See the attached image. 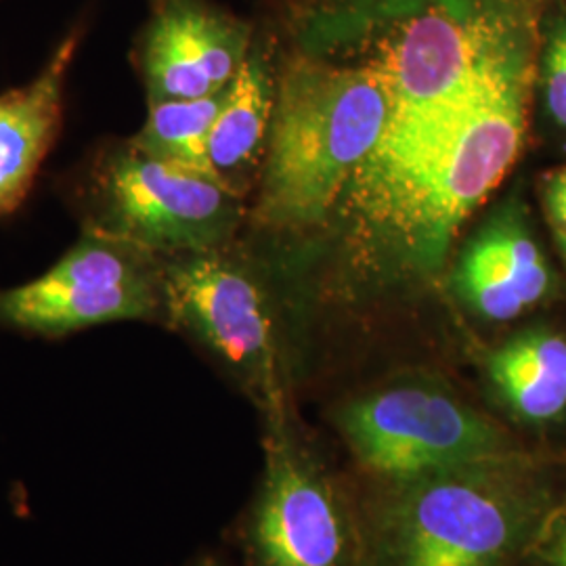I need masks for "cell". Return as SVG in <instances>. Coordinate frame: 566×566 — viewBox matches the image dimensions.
<instances>
[{
	"label": "cell",
	"instance_id": "cell-1",
	"mask_svg": "<svg viewBox=\"0 0 566 566\" xmlns=\"http://www.w3.org/2000/svg\"><path fill=\"white\" fill-rule=\"evenodd\" d=\"M537 57L507 61L432 120L380 139L344 191L371 242L416 269L443 263L523 149Z\"/></svg>",
	"mask_w": 566,
	"mask_h": 566
},
{
	"label": "cell",
	"instance_id": "cell-2",
	"mask_svg": "<svg viewBox=\"0 0 566 566\" xmlns=\"http://www.w3.org/2000/svg\"><path fill=\"white\" fill-rule=\"evenodd\" d=\"M385 76L369 61L306 49L275 88L256 221L273 229L322 223L382 139Z\"/></svg>",
	"mask_w": 566,
	"mask_h": 566
},
{
	"label": "cell",
	"instance_id": "cell-3",
	"mask_svg": "<svg viewBox=\"0 0 566 566\" xmlns=\"http://www.w3.org/2000/svg\"><path fill=\"white\" fill-rule=\"evenodd\" d=\"M549 491L523 451L390 483L382 566H506L546 516Z\"/></svg>",
	"mask_w": 566,
	"mask_h": 566
},
{
	"label": "cell",
	"instance_id": "cell-4",
	"mask_svg": "<svg viewBox=\"0 0 566 566\" xmlns=\"http://www.w3.org/2000/svg\"><path fill=\"white\" fill-rule=\"evenodd\" d=\"M72 203L82 227L135 243L158 256L219 250L242 223V196L224 182L139 151L102 145L81 168Z\"/></svg>",
	"mask_w": 566,
	"mask_h": 566
},
{
	"label": "cell",
	"instance_id": "cell-5",
	"mask_svg": "<svg viewBox=\"0 0 566 566\" xmlns=\"http://www.w3.org/2000/svg\"><path fill=\"white\" fill-rule=\"evenodd\" d=\"M168 325L164 256L97 229L32 282L0 290V329L60 340L97 325Z\"/></svg>",
	"mask_w": 566,
	"mask_h": 566
},
{
	"label": "cell",
	"instance_id": "cell-6",
	"mask_svg": "<svg viewBox=\"0 0 566 566\" xmlns=\"http://www.w3.org/2000/svg\"><path fill=\"white\" fill-rule=\"evenodd\" d=\"M338 426L359 464L388 483L521 451L502 426L437 386L369 392L343 407Z\"/></svg>",
	"mask_w": 566,
	"mask_h": 566
},
{
	"label": "cell",
	"instance_id": "cell-7",
	"mask_svg": "<svg viewBox=\"0 0 566 566\" xmlns=\"http://www.w3.org/2000/svg\"><path fill=\"white\" fill-rule=\"evenodd\" d=\"M168 325L179 327L245 388L273 385V322L263 287L224 248L164 259Z\"/></svg>",
	"mask_w": 566,
	"mask_h": 566
},
{
	"label": "cell",
	"instance_id": "cell-8",
	"mask_svg": "<svg viewBox=\"0 0 566 566\" xmlns=\"http://www.w3.org/2000/svg\"><path fill=\"white\" fill-rule=\"evenodd\" d=\"M350 533L324 468L271 420L263 481L243 525L250 566H346Z\"/></svg>",
	"mask_w": 566,
	"mask_h": 566
},
{
	"label": "cell",
	"instance_id": "cell-9",
	"mask_svg": "<svg viewBox=\"0 0 566 566\" xmlns=\"http://www.w3.org/2000/svg\"><path fill=\"white\" fill-rule=\"evenodd\" d=\"M254 42V30L208 0H168L154 9L133 60L147 102L208 97L238 76Z\"/></svg>",
	"mask_w": 566,
	"mask_h": 566
},
{
	"label": "cell",
	"instance_id": "cell-10",
	"mask_svg": "<svg viewBox=\"0 0 566 566\" xmlns=\"http://www.w3.org/2000/svg\"><path fill=\"white\" fill-rule=\"evenodd\" d=\"M82 34L81 25L72 28L34 81L0 95V217L28 198L60 135L65 82Z\"/></svg>",
	"mask_w": 566,
	"mask_h": 566
},
{
	"label": "cell",
	"instance_id": "cell-11",
	"mask_svg": "<svg viewBox=\"0 0 566 566\" xmlns=\"http://www.w3.org/2000/svg\"><path fill=\"white\" fill-rule=\"evenodd\" d=\"M273 78L263 49L252 42L238 76L229 84L221 114L210 133L208 164L212 175L242 193L248 170L256 164L273 120Z\"/></svg>",
	"mask_w": 566,
	"mask_h": 566
},
{
	"label": "cell",
	"instance_id": "cell-12",
	"mask_svg": "<svg viewBox=\"0 0 566 566\" xmlns=\"http://www.w3.org/2000/svg\"><path fill=\"white\" fill-rule=\"evenodd\" d=\"M489 378L510 409L526 422H552L566 411V338L547 329L525 332L491 353Z\"/></svg>",
	"mask_w": 566,
	"mask_h": 566
},
{
	"label": "cell",
	"instance_id": "cell-13",
	"mask_svg": "<svg viewBox=\"0 0 566 566\" xmlns=\"http://www.w3.org/2000/svg\"><path fill=\"white\" fill-rule=\"evenodd\" d=\"M227 91L229 86L198 99L149 103L147 120L128 142L151 158L181 164L214 177L208 164V142L223 109Z\"/></svg>",
	"mask_w": 566,
	"mask_h": 566
},
{
	"label": "cell",
	"instance_id": "cell-14",
	"mask_svg": "<svg viewBox=\"0 0 566 566\" xmlns=\"http://www.w3.org/2000/svg\"><path fill=\"white\" fill-rule=\"evenodd\" d=\"M458 287L465 303L491 322H510L528 308L486 231L465 250L458 269Z\"/></svg>",
	"mask_w": 566,
	"mask_h": 566
},
{
	"label": "cell",
	"instance_id": "cell-15",
	"mask_svg": "<svg viewBox=\"0 0 566 566\" xmlns=\"http://www.w3.org/2000/svg\"><path fill=\"white\" fill-rule=\"evenodd\" d=\"M486 233L510 269L526 306L539 303L549 287V271L537 243L525 227L514 219H504L489 227Z\"/></svg>",
	"mask_w": 566,
	"mask_h": 566
},
{
	"label": "cell",
	"instance_id": "cell-16",
	"mask_svg": "<svg viewBox=\"0 0 566 566\" xmlns=\"http://www.w3.org/2000/svg\"><path fill=\"white\" fill-rule=\"evenodd\" d=\"M542 81L549 116L566 128V11L547 28L542 49Z\"/></svg>",
	"mask_w": 566,
	"mask_h": 566
},
{
	"label": "cell",
	"instance_id": "cell-17",
	"mask_svg": "<svg viewBox=\"0 0 566 566\" xmlns=\"http://www.w3.org/2000/svg\"><path fill=\"white\" fill-rule=\"evenodd\" d=\"M546 206L558 231L566 233V166L554 170L546 179Z\"/></svg>",
	"mask_w": 566,
	"mask_h": 566
},
{
	"label": "cell",
	"instance_id": "cell-18",
	"mask_svg": "<svg viewBox=\"0 0 566 566\" xmlns=\"http://www.w3.org/2000/svg\"><path fill=\"white\" fill-rule=\"evenodd\" d=\"M542 560L546 566H566V516L547 535L542 546Z\"/></svg>",
	"mask_w": 566,
	"mask_h": 566
},
{
	"label": "cell",
	"instance_id": "cell-19",
	"mask_svg": "<svg viewBox=\"0 0 566 566\" xmlns=\"http://www.w3.org/2000/svg\"><path fill=\"white\" fill-rule=\"evenodd\" d=\"M191 566H229L224 565L223 560H219V558H212V556H206V558H200L196 565Z\"/></svg>",
	"mask_w": 566,
	"mask_h": 566
},
{
	"label": "cell",
	"instance_id": "cell-20",
	"mask_svg": "<svg viewBox=\"0 0 566 566\" xmlns=\"http://www.w3.org/2000/svg\"><path fill=\"white\" fill-rule=\"evenodd\" d=\"M558 242H560V248H563V254H565L566 259V233H563V231H558Z\"/></svg>",
	"mask_w": 566,
	"mask_h": 566
},
{
	"label": "cell",
	"instance_id": "cell-21",
	"mask_svg": "<svg viewBox=\"0 0 566 566\" xmlns=\"http://www.w3.org/2000/svg\"><path fill=\"white\" fill-rule=\"evenodd\" d=\"M149 2H151V7H154V9H160V7H163V4H166L168 0H149Z\"/></svg>",
	"mask_w": 566,
	"mask_h": 566
}]
</instances>
